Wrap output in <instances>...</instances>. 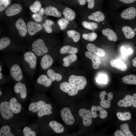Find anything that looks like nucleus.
<instances>
[{
  "label": "nucleus",
  "mask_w": 136,
  "mask_h": 136,
  "mask_svg": "<svg viewBox=\"0 0 136 136\" xmlns=\"http://www.w3.org/2000/svg\"><path fill=\"white\" fill-rule=\"evenodd\" d=\"M2 57L9 70L11 78L17 82H21L24 77L21 57L13 53L5 54Z\"/></svg>",
  "instance_id": "obj_1"
},
{
  "label": "nucleus",
  "mask_w": 136,
  "mask_h": 136,
  "mask_svg": "<svg viewBox=\"0 0 136 136\" xmlns=\"http://www.w3.org/2000/svg\"><path fill=\"white\" fill-rule=\"evenodd\" d=\"M21 62L24 71L31 78L35 74L38 58L35 54L28 51L22 54Z\"/></svg>",
  "instance_id": "obj_2"
},
{
  "label": "nucleus",
  "mask_w": 136,
  "mask_h": 136,
  "mask_svg": "<svg viewBox=\"0 0 136 136\" xmlns=\"http://www.w3.org/2000/svg\"><path fill=\"white\" fill-rule=\"evenodd\" d=\"M29 51L34 53L39 60L43 56L49 52L48 48L44 41L43 39L40 38L33 42Z\"/></svg>",
  "instance_id": "obj_3"
},
{
  "label": "nucleus",
  "mask_w": 136,
  "mask_h": 136,
  "mask_svg": "<svg viewBox=\"0 0 136 136\" xmlns=\"http://www.w3.org/2000/svg\"><path fill=\"white\" fill-rule=\"evenodd\" d=\"M69 82L78 90L84 89L87 84L86 80L84 77L74 75H72L70 76Z\"/></svg>",
  "instance_id": "obj_4"
},
{
  "label": "nucleus",
  "mask_w": 136,
  "mask_h": 136,
  "mask_svg": "<svg viewBox=\"0 0 136 136\" xmlns=\"http://www.w3.org/2000/svg\"><path fill=\"white\" fill-rule=\"evenodd\" d=\"M0 112L2 117L6 120L9 119L14 116L10 103L8 101H4L0 103Z\"/></svg>",
  "instance_id": "obj_5"
},
{
  "label": "nucleus",
  "mask_w": 136,
  "mask_h": 136,
  "mask_svg": "<svg viewBox=\"0 0 136 136\" xmlns=\"http://www.w3.org/2000/svg\"><path fill=\"white\" fill-rule=\"evenodd\" d=\"M79 113L82 119L84 125L86 126H90L92 123L93 117L91 111L85 109H81L79 110Z\"/></svg>",
  "instance_id": "obj_6"
},
{
  "label": "nucleus",
  "mask_w": 136,
  "mask_h": 136,
  "mask_svg": "<svg viewBox=\"0 0 136 136\" xmlns=\"http://www.w3.org/2000/svg\"><path fill=\"white\" fill-rule=\"evenodd\" d=\"M60 114L62 120L66 124L71 125L74 124L75 121L74 117L68 108L65 107L62 109Z\"/></svg>",
  "instance_id": "obj_7"
},
{
  "label": "nucleus",
  "mask_w": 136,
  "mask_h": 136,
  "mask_svg": "<svg viewBox=\"0 0 136 136\" xmlns=\"http://www.w3.org/2000/svg\"><path fill=\"white\" fill-rule=\"evenodd\" d=\"M60 89L62 91L68 94L71 96H73L78 93V90L69 82H63L59 85Z\"/></svg>",
  "instance_id": "obj_8"
},
{
  "label": "nucleus",
  "mask_w": 136,
  "mask_h": 136,
  "mask_svg": "<svg viewBox=\"0 0 136 136\" xmlns=\"http://www.w3.org/2000/svg\"><path fill=\"white\" fill-rule=\"evenodd\" d=\"M107 95L106 92L105 91H101L99 95L101 99L100 104L101 107L105 108H108L110 106L111 100L113 98V94L111 92L108 93L107 94L108 98L105 99V96Z\"/></svg>",
  "instance_id": "obj_9"
},
{
  "label": "nucleus",
  "mask_w": 136,
  "mask_h": 136,
  "mask_svg": "<svg viewBox=\"0 0 136 136\" xmlns=\"http://www.w3.org/2000/svg\"><path fill=\"white\" fill-rule=\"evenodd\" d=\"M40 65L42 69L46 70L49 69L52 65L54 59L50 54L48 53L43 56L40 59Z\"/></svg>",
  "instance_id": "obj_10"
},
{
  "label": "nucleus",
  "mask_w": 136,
  "mask_h": 136,
  "mask_svg": "<svg viewBox=\"0 0 136 136\" xmlns=\"http://www.w3.org/2000/svg\"><path fill=\"white\" fill-rule=\"evenodd\" d=\"M91 110L92 117L94 118L99 116L101 119H103L107 117V112L100 106H92L91 107Z\"/></svg>",
  "instance_id": "obj_11"
},
{
  "label": "nucleus",
  "mask_w": 136,
  "mask_h": 136,
  "mask_svg": "<svg viewBox=\"0 0 136 136\" xmlns=\"http://www.w3.org/2000/svg\"><path fill=\"white\" fill-rule=\"evenodd\" d=\"M52 82L51 80L47 75L44 74H41L36 80V87L37 88L40 86L48 87L52 85Z\"/></svg>",
  "instance_id": "obj_12"
},
{
  "label": "nucleus",
  "mask_w": 136,
  "mask_h": 136,
  "mask_svg": "<svg viewBox=\"0 0 136 136\" xmlns=\"http://www.w3.org/2000/svg\"><path fill=\"white\" fill-rule=\"evenodd\" d=\"M27 27L28 33L30 36L34 35L42 29L41 24L32 21L28 22Z\"/></svg>",
  "instance_id": "obj_13"
},
{
  "label": "nucleus",
  "mask_w": 136,
  "mask_h": 136,
  "mask_svg": "<svg viewBox=\"0 0 136 136\" xmlns=\"http://www.w3.org/2000/svg\"><path fill=\"white\" fill-rule=\"evenodd\" d=\"M85 55L86 57L92 60V66L94 69H97L99 67L101 62L99 56L88 51H87L85 52Z\"/></svg>",
  "instance_id": "obj_14"
},
{
  "label": "nucleus",
  "mask_w": 136,
  "mask_h": 136,
  "mask_svg": "<svg viewBox=\"0 0 136 136\" xmlns=\"http://www.w3.org/2000/svg\"><path fill=\"white\" fill-rule=\"evenodd\" d=\"M136 16V9L131 7L124 10L121 14V17L123 19L130 20L134 19Z\"/></svg>",
  "instance_id": "obj_15"
},
{
  "label": "nucleus",
  "mask_w": 136,
  "mask_h": 136,
  "mask_svg": "<svg viewBox=\"0 0 136 136\" xmlns=\"http://www.w3.org/2000/svg\"><path fill=\"white\" fill-rule=\"evenodd\" d=\"M22 10V8L20 4H14L7 8L5 13L7 16H11L19 13Z\"/></svg>",
  "instance_id": "obj_16"
},
{
  "label": "nucleus",
  "mask_w": 136,
  "mask_h": 136,
  "mask_svg": "<svg viewBox=\"0 0 136 136\" xmlns=\"http://www.w3.org/2000/svg\"><path fill=\"white\" fill-rule=\"evenodd\" d=\"M15 26L20 35L22 37H25L27 31V27L25 23L22 18H20L16 21Z\"/></svg>",
  "instance_id": "obj_17"
},
{
  "label": "nucleus",
  "mask_w": 136,
  "mask_h": 136,
  "mask_svg": "<svg viewBox=\"0 0 136 136\" xmlns=\"http://www.w3.org/2000/svg\"><path fill=\"white\" fill-rule=\"evenodd\" d=\"M86 48L89 51L99 56L103 57L105 55V52L103 49L97 47L92 44H88Z\"/></svg>",
  "instance_id": "obj_18"
},
{
  "label": "nucleus",
  "mask_w": 136,
  "mask_h": 136,
  "mask_svg": "<svg viewBox=\"0 0 136 136\" xmlns=\"http://www.w3.org/2000/svg\"><path fill=\"white\" fill-rule=\"evenodd\" d=\"M45 104V102L43 100L32 102L29 105L28 109L29 111L33 113L38 112Z\"/></svg>",
  "instance_id": "obj_19"
},
{
  "label": "nucleus",
  "mask_w": 136,
  "mask_h": 136,
  "mask_svg": "<svg viewBox=\"0 0 136 136\" xmlns=\"http://www.w3.org/2000/svg\"><path fill=\"white\" fill-rule=\"evenodd\" d=\"M111 66L120 71H124L127 70V66L123 62L118 59H113L110 61Z\"/></svg>",
  "instance_id": "obj_20"
},
{
  "label": "nucleus",
  "mask_w": 136,
  "mask_h": 136,
  "mask_svg": "<svg viewBox=\"0 0 136 136\" xmlns=\"http://www.w3.org/2000/svg\"><path fill=\"white\" fill-rule=\"evenodd\" d=\"M47 74L52 82L55 81L59 82L62 79V75L60 74L55 72L53 69L51 68H49L47 70Z\"/></svg>",
  "instance_id": "obj_21"
},
{
  "label": "nucleus",
  "mask_w": 136,
  "mask_h": 136,
  "mask_svg": "<svg viewBox=\"0 0 136 136\" xmlns=\"http://www.w3.org/2000/svg\"><path fill=\"white\" fill-rule=\"evenodd\" d=\"M52 107L51 105L49 104L45 105L38 112L37 116L39 117L46 115H49L52 113Z\"/></svg>",
  "instance_id": "obj_22"
},
{
  "label": "nucleus",
  "mask_w": 136,
  "mask_h": 136,
  "mask_svg": "<svg viewBox=\"0 0 136 136\" xmlns=\"http://www.w3.org/2000/svg\"><path fill=\"white\" fill-rule=\"evenodd\" d=\"M132 96L128 95H126L123 98L119 101L118 105L120 107L127 108L131 107L132 106Z\"/></svg>",
  "instance_id": "obj_23"
},
{
  "label": "nucleus",
  "mask_w": 136,
  "mask_h": 136,
  "mask_svg": "<svg viewBox=\"0 0 136 136\" xmlns=\"http://www.w3.org/2000/svg\"><path fill=\"white\" fill-rule=\"evenodd\" d=\"M49 125L52 129L56 133H61L64 131V128L63 125L56 121H51L49 122Z\"/></svg>",
  "instance_id": "obj_24"
},
{
  "label": "nucleus",
  "mask_w": 136,
  "mask_h": 136,
  "mask_svg": "<svg viewBox=\"0 0 136 136\" xmlns=\"http://www.w3.org/2000/svg\"><path fill=\"white\" fill-rule=\"evenodd\" d=\"M103 34L106 36L110 41L115 42L117 40V35L116 33L112 29L107 28L102 31Z\"/></svg>",
  "instance_id": "obj_25"
},
{
  "label": "nucleus",
  "mask_w": 136,
  "mask_h": 136,
  "mask_svg": "<svg viewBox=\"0 0 136 136\" xmlns=\"http://www.w3.org/2000/svg\"><path fill=\"white\" fill-rule=\"evenodd\" d=\"M9 102L14 114H17L20 112L22 109V107L16 98L13 97L11 98Z\"/></svg>",
  "instance_id": "obj_26"
},
{
  "label": "nucleus",
  "mask_w": 136,
  "mask_h": 136,
  "mask_svg": "<svg viewBox=\"0 0 136 136\" xmlns=\"http://www.w3.org/2000/svg\"><path fill=\"white\" fill-rule=\"evenodd\" d=\"M45 12L48 16H52L56 17H60L61 15V13L56 8L52 6L46 7L45 9Z\"/></svg>",
  "instance_id": "obj_27"
},
{
  "label": "nucleus",
  "mask_w": 136,
  "mask_h": 136,
  "mask_svg": "<svg viewBox=\"0 0 136 136\" xmlns=\"http://www.w3.org/2000/svg\"><path fill=\"white\" fill-rule=\"evenodd\" d=\"M88 19L91 20H93L98 22H102L105 19V16L104 14L100 11L95 12L89 16Z\"/></svg>",
  "instance_id": "obj_28"
},
{
  "label": "nucleus",
  "mask_w": 136,
  "mask_h": 136,
  "mask_svg": "<svg viewBox=\"0 0 136 136\" xmlns=\"http://www.w3.org/2000/svg\"><path fill=\"white\" fill-rule=\"evenodd\" d=\"M122 29L124 36L127 39H131L135 35L134 31L129 26H124L122 27Z\"/></svg>",
  "instance_id": "obj_29"
},
{
  "label": "nucleus",
  "mask_w": 136,
  "mask_h": 136,
  "mask_svg": "<svg viewBox=\"0 0 136 136\" xmlns=\"http://www.w3.org/2000/svg\"><path fill=\"white\" fill-rule=\"evenodd\" d=\"M78 50L76 47L66 45L62 47L60 49L59 52L61 54L68 53L70 54H75L78 52Z\"/></svg>",
  "instance_id": "obj_30"
},
{
  "label": "nucleus",
  "mask_w": 136,
  "mask_h": 136,
  "mask_svg": "<svg viewBox=\"0 0 136 136\" xmlns=\"http://www.w3.org/2000/svg\"><path fill=\"white\" fill-rule=\"evenodd\" d=\"M63 14L65 18L69 21L73 20L75 17V14L74 11L67 7H66L64 9Z\"/></svg>",
  "instance_id": "obj_31"
},
{
  "label": "nucleus",
  "mask_w": 136,
  "mask_h": 136,
  "mask_svg": "<svg viewBox=\"0 0 136 136\" xmlns=\"http://www.w3.org/2000/svg\"><path fill=\"white\" fill-rule=\"evenodd\" d=\"M77 58V56L75 54L69 55L63 59V65L65 67H68L71 63L75 61Z\"/></svg>",
  "instance_id": "obj_32"
},
{
  "label": "nucleus",
  "mask_w": 136,
  "mask_h": 136,
  "mask_svg": "<svg viewBox=\"0 0 136 136\" xmlns=\"http://www.w3.org/2000/svg\"><path fill=\"white\" fill-rule=\"evenodd\" d=\"M122 81L128 84L136 85V75H129L123 77L122 78Z\"/></svg>",
  "instance_id": "obj_33"
},
{
  "label": "nucleus",
  "mask_w": 136,
  "mask_h": 136,
  "mask_svg": "<svg viewBox=\"0 0 136 136\" xmlns=\"http://www.w3.org/2000/svg\"><path fill=\"white\" fill-rule=\"evenodd\" d=\"M116 115L119 120L122 121L129 120L131 118V114L129 112H118L117 113Z\"/></svg>",
  "instance_id": "obj_34"
},
{
  "label": "nucleus",
  "mask_w": 136,
  "mask_h": 136,
  "mask_svg": "<svg viewBox=\"0 0 136 136\" xmlns=\"http://www.w3.org/2000/svg\"><path fill=\"white\" fill-rule=\"evenodd\" d=\"M67 33L68 37L72 38L75 42H78L80 40V35L78 32L74 30H70L67 31Z\"/></svg>",
  "instance_id": "obj_35"
},
{
  "label": "nucleus",
  "mask_w": 136,
  "mask_h": 136,
  "mask_svg": "<svg viewBox=\"0 0 136 136\" xmlns=\"http://www.w3.org/2000/svg\"><path fill=\"white\" fill-rule=\"evenodd\" d=\"M0 136H14V135L11 132L10 127L7 125L3 126L0 129Z\"/></svg>",
  "instance_id": "obj_36"
},
{
  "label": "nucleus",
  "mask_w": 136,
  "mask_h": 136,
  "mask_svg": "<svg viewBox=\"0 0 136 136\" xmlns=\"http://www.w3.org/2000/svg\"><path fill=\"white\" fill-rule=\"evenodd\" d=\"M41 6V5L40 2L36 0L30 6L29 8L32 12L36 13L40 10Z\"/></svg>",
  "instance_id": "obj_37"
},
{
  "label": "nucleus",
  "mask_w": 136,
  "mask_h": 136,
  "mask_svg": "<svg viewBox=\"0 0 136 136\" xmlns=\"http://www.w3.org/2000/svg\"><path fill=\"white\" fill-rule=\"evenodd\" d=\"M120 129L125 136H134L129 130V126L127 123H125L121 125L120 126Z\"/></svg>",
  "instance_id": "obj_38"
},
{
  "label": "nucleus",
  "mask_w": 136,
  "mask_h": 136,
  "mask_svg": "<svg viewBox=\"0 0 136 136\" xmlns=\"http://www.w3.org/2000/svg\"><path fill=\"white\" fill-rule=\"evenodd\" d=\"M83 26L85 28L90 30H94L98 27V24L95 23L88 22L84 21L82 23Z\"/></svg>",
  "instance_id": "obj_39"
},
{
  "label": "nucleus",
  "mask_w": 136,
  "mask_h": 136,
  "mask_svg": "<svg viewBox=\"0 0 136 136\" xmlns=\"http://www.w3.org/2000/svg\"><path fill=\"white\" fill-rule=\"evenodd\" d=\"M83 38L86 40L92 41L95 40L97 37V34L92 32L89 33H84L82 35Z\"/></svg>",
  "instance_id": "obj_40"
},
{
  "label": "nucleus",
  "mask_w": 136,
  "mask_h": 136,
  "mask_svg": "<svg viewBox=\"0 0 136 136\" xmlns=\"http://www.w3.org/2000/svg\"><path fill=\"white\" fill-rule=\"evenodd\" d=\"M23 132L24 136H36V132L31 130V128L28 127H25L23 128Z\"/></svg>",
  "instance_id": "obj_41"
},
{
  "label": "nucleus",
  "mask_w": 136,
  "mask_h": 136,
  "mask_svg": "<svg viewBox=\"0 0 136 136\" xmlns=\"http://www.w3.org/2000/svg\"><path fill=\"white\" fill-rule=\"evenodd\" d=\"M60 29L63 30L65 29L69 23V21L64 18H61L57 22Z\"/></svg>",
  "instance_id": "obj_42"
},
{
  "label": "nucleus",
  "mask_w": 136,
  "mask_h": 136,
  "mask_svg": "<svg viewBox=\"0 0 136 136\" xmlns=\"http://www.w3.org/2000/svg\"><path fill=\"white\" fill-rule=\"evenodd\" d=\"M11 0H0V11L4 10L10 4Z\"/></svg>",
  "instance_id": "obj_43"
},
{
  "label": "nucleus",
  "mask_w": 136,
  "mask_h": 136,
  "mask_svg": "<svg viewBox=\"0 0 136 136\" xmlns=\"http://www.w3.org/2000/svg\"><path fill=\"white\" fill-rule=\"evenodd\" d=\"M21 98L23 99L25 98L27 95V89L25 84L23 83L20 92L19 93Z\"/></svg>",
  "instance_id": "obj_44"
},
{
  "label": "nucleus",
  "mask_w": 136,
  "mask_h": 136,
  "mask_svg": "<svg viewBox=\"0 0 136 136\" xmlns=\"http://www.w3.org/2000/svg\"><path fill=\"white\" fill-rule=\"evenodd\" d=\"M11 78L10 76H7L3 74L2 72H0V80L1 84L7 82Z\"/></svg>",
  "instance_id": "obj_45"
},
{
  "label": "nucleus",
  "mask_w": 136,
  "mask_h": 136,
  "mask_svg": "<svg viewBox=\"0 0 136 136\" xmlns=\"http://www.w3.org/2000/svg\"><path fill=\"white\" fill-rule=\"evenodd\" d=\"M32 17L36 21L38 22L41 21L42 19V16L39 13L34 14L32 15Z\"/></svg>",
  "instance_id": "obj_46"
},
{
  "label": "nucleus",
  "mask_w": 136,
  "mask_h": 136,
  "mask_svg": "<svg viewBox=\"0 0 136 136\" xmlns=\"http://www.w3.org/2000/svg\"><path fill=\"white\" fill-rule=\"evenodd\" d=\"M121 51L123 54L125 55L130 54H131L132 52V50L131 49H126L123 47H121Z\"/></svg>",
  "instance_id": "obj_47"
},
{
  "label": "nucleus",
  "mask_w": 136,
  "mask_h": 136,
  "mask_svg": "<svg viewBox=\"0 0 136 136\" xmlns=\"http://www.w3.org/2000/svg\"><path fill=\"white\" fill-rule=\"evenodd\" d=\"M88 3L87 7L89 9H93L95 5V0H86Z\"/></svg>",
  "instance_id": "obj_48"
},
{
  "label": "nucleus",
  "mask_w": 136,
  "mask_h": 136,
  "mask_svg": "<svg viewBox=\"0 0 136 136\" xmlns=\"http://www.w3.org/2000/svg\"><path fill=\"white\" fill-rule=\"evenodd\" d=\"M118 1L121 3L126 4H132L136 2V0H118Z\"/></svg>",
  "instance_id": "obj_49"
},
{
  "label": "nucleus",
  "mask_w": 136,
  "mask_h": 136,
  "mask_svg": "<svg viewBox=\"0 0 136 136\" xmlns=\"http://www.w3.org/2000/svg\"><path fill=\"white\" fill-rule=\"evenodd\" d=\"M98 80L99 81V82L101 83H106L107 82L106 76L103 75L99 76Z\"/></svg>",
  "instance_id": "obj_50"
},
{
  "label": "nucleus",
  "mask_w": 136,
  "mask_h": 136,
  "mask_svg": "<svg viewBox=\"0 0 136 136\" xmlns=\"http://www.w3.org/2000/svg\"><path fill=\"white\" fill-rule=\"evenodd\" d=\"M43 26L47 33H50L52 32V29L51 26L46 24L45 23L43 24Z\"/></svg>",
  "instance_id": "obj_51"
},
{
  "label": "nucleus",
  "mask_w": 136,
  "mask_h": 136,
  "mask_svg": "<svg viewBox=\"0 0 136 136\" xmlns=\"http://www.w3.org/2000/svg\"><path fill=\"white\" fill-rule=\"evenodd\" d=\"M131 98L132 106L134 108H136V93L132 95Z\"/></svg>",
  "instance_id": "obj_52"
},
{
  "label": "nucleus",
  "mask_w": 136,
  "mask_h": 136,
  "mask_svg": "<svg viewBox=\"0 0 136 136\" xmlns=\"http://www.w3.org/2000/svg\"><path fill=\"white\" fill-rule=\"evenodd\" d=\"M115 136H126L121 130H118L116 131L114 133Z\"/></svg>",
  "instance_id": "obj_53"
},
{
  "label": "nucleus",
  "mask_w": 136,
  "mask_h": 136,
  "mask_svg": "<svg viewBox=\"0 0 136 136\" xmlns=\"http://www.w3.org/2000/svg\"><path fill=\"white\" fill-rule=\"evenodd\" d=\"M45 23L46 24L51 26L54 24V22L53 21L49 19L46 20L45 21Z\"/></svg>",
  "instance_id": "obj_54"
},
{
  "label": "nucleus",
  "mask_w": 136,
  "mask_h": 136,
  "mask_svg": "<svg viewBox=\"0 0 136 136\" xmlns=\"http://www.w3.org/2000/svg\"><path fill=\"white\" fill-rule=\"evenodd\" d=\"M4 62L3 59H0V72H2L4 66Z\"/></svg>",
  "instance_id": "obj_55"
},
{
  "label": "nucleus",
  "mask_w": 136,
  "mask_h": 136,
  "mask_svg": "<svg viewBox=\"0 0 136 136\" xmlns=\"http://www.w3.org/2000/svg\"><path fill=\"white\" fill-rule=\"evenodd\" d=\"M79 4L81 5H84L86 3V0H77Z\"/></svg>",
  "instance_id": "obj_56"
},
{
  "label": "nucleus",
  "mask_w": 136,
  "mask_h": 136,
  "mask_svg": "<svg viewBox=\"0 0 136 136\" xmlns=\"http://www.w3.org/2000/svg\"><path fill=\"white\" fill-rule=\"evenodd\" d=\"M132 64L133 66L136 67V57L132 60Z\"/></svg>",
  "instance_id": "obj_57"
},
{
  "label": "nucleus",
  "mask_w": 136,
  "mask_h": 136,
  "mask_svg": "<svg viewBox=\"0 0 136 136\" xmlns=\"http://www.w3.org/2000/svg\"><path fill=\"white\" fill-rule=\"evenodd\" d=\"M45 12V9L43 8H42L40 10L39 13L42 16L44 14Z\"/></svg>",
  "instance_id": "obj_58"
},
{
  "label": "nucleus",
  "mask_w": 136,
  "mask_h": 136,
  "mask_svg": "<svg viewBox=\"0 0 136 136\" xmlns=\"http://www.w3.org/2000/svg\"><path fill=\"white\" fill-rule=\"evenodd\" d=\"M2 94V92L1 91V89L0 90V95L1 96Z\"/></svg>",
  "instance_id": "obj_59"
},
{
  "label": "nucleus",
  "mask_w": 136,
  "mask_h": 136,
  "mask_svg": "<svg viewBox=\"0 0 136 136\" xmlns=\"http://www.w3.org/2000/svg\"><path fill=\"white\" fill-rule=\"evenodd\" d=\"M134 30H135V31L136 32V27H135V29H134Z\"/></svg>",
  "instance_id": "obj_60"
}]
</instances>
